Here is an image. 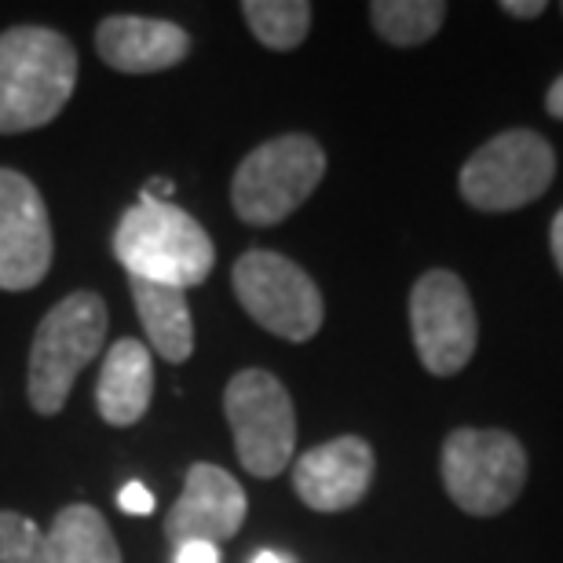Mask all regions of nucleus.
<instances>
[{
    "mask_svg": "<svg viewBox=\"0 0 563 563\" xmlns=\"http://www.w3.org/2000/svg\"><path fill=\"white\" fill-rule=\"evenodd\" d=\"M77 85V48L48 26L0 33V136L44 129Z\"/></svg>",
    "mask_w": 563,
    "mask_h": 563,
    "instance_id": "nucleus-1",
    "label": "nucleus"
},
{
    "mask_svg": "<svg viewBox=\"0 0 563 563\" xmlns=\"http://www.w3.org/2000/svg\"><path fill=\"white\" fill-rule=\"evenodd\" d=\"M114 256L129 272V278L173 286L184 292L190 286H201L217 267V250H212L209 231L176 201H157L143 190L136 206L118 220Z\"/></svg>",
    "mask_w": 563,
    "mask_h": 563,
    "instance_id": "nucleus-2",
    "label": "nucleus"
},
{
    "mask_svg": "<svg viewBox=\"0 0 563 563\" xmlns=\"http://www.w3.org/2000/svg\"><path fill=\"white\" fill-rule=\"evenodd\" d=\"M107 300L92 289H77L44 314L30 347L26 396L37 413H59L81 369L103 352Z\"/></svg>",
    "mask_w": 563,
    "mask_h": 563,
    "instance_id": "nucleus-3",
    "label": "nucleus"
},
{
    "mask_svg": "<svg viewBox=\"0 0 563 563\" xmlns=\"http://www.w3.org/2000/svg\"><path fill=\"white\" fill-rule=\"evenodd\" d=\"M325 176V151L303 132H286L242 157L231 179V206L253 228L289 220Z\"/></svg>",
    "mask_w": 563,
    "mask_h": 563,
    "instance_id": "nucleus-4",
    "label": "nucleus"
},
{
    "mask_svg": "<svg viewBox=\"0 0 563 563\" xmlns=\"http://www.w3.org/2000/svg\"><path fill=\"white\" fill-rule=\"evenodd\" d=\"M450 501L468 516H501L523 494L527 450L505 428H454L439 454Z\"/></svg>",
    "mask_w": 563,
    "mask_h": 563,
    "instance_id": "nucleus-5",
    "label": "nucleus"
},
{
    "mask_svg": "<svg viewBox=\"0 0 563 563\" xmlns=\"http://www.w3.org/2000/svg\"><path fill=\"white\" fill-rule=\"evenodd\" d=\"M556 151L534 129H509L490 136L461 165L457 190L479 212H512L531 206L553 187Z\"/></svg>",
    "mask_w": 563,
    "mask_h": 563,
    "instance_id": "nucleus-6",
    "label": "nucleus"
},
{
    "mask_svg": "<svg viewBox=\"0 0 563 563\" xmlns=\"http://www.w3.org/2000/svg\"><path fill=\"white\" fill-rule=\"evenodd\" d=\"M223 418L231 424L242 468L256 479L286 472L297 450V410L286 385L267 369H242L223 388Z\"/></svg>",
    "mask_w": 563,
    "mask_h": 563,
    "instance_id": "nucleus-7",
    "label": "nucleus"
},
{
    "mask_svg": "<svg viewBox=\"0 0 563 563\" xmlns=\"http://www.w3.org/2000/svg\"><path fill=\"white\" fill-rule=\"evenodd\" d=\"M231 286L245 314L282 341L303 344L322 330V292L314 278L289 256L272 250L242 253L231 272Z\"/></svg>",
    "mask_w": 563,
    "mask_h": 563,
    "instance_id": "nucleus-8",
    "label": "nucleus"
},
{
    "mask_svg": "<svg viewBox=\"0 0 563 563\" xmlns=\"http://www.w3.org/2000/svg\"><path fill=\"white\" fill-rule=\"evenodd\" d=\"M410 333L421 366L432 377L461 374L479 347V314L454 272L432 267L410 289Z\"/></svg>",
    "mask_w": 563,
    "mask_h": 563,
    "instance_id": "nucleus-9",
    "label": "nucleus"
},
{
    "mask_svg": "<svg viewBox=\"0 0 563 563\" xmlns=\"http://www.w3.org/2000/svg\"><path fill=\"white\" fill-rule=\"evenodd\" d=\"M52 253V223L41 190L15 168H0V289L41 286Z\"/></svg>",
    "mask_w": 563,
    "mask_h": 563,
    "instance_id": "nucleus-10",
    "label": "nucleus"
},
{
    "mask_svg": "<svg viewBox=\"0 0 563 563\" xmlns=\"http://www.w3.org/2000/svg\"><path fill=\"white\" fill-rule=\"evenodd\" d=\"M250 501L242 483L209 461H195L187 468L184 494L165 516V538L176 545L184 542H228L242 531Z\"/></svg>",
    "mask_w": 563,
    "mask_h": 563,
    "instance_id": "nucleus-11",
    "label": "nucleus"
},
{
    "mask_svg": "<svg viewBox=\"0 0 563 563\" xmlns=\"http://www.w3.org/2000/svg\"><path fill=\"white\" fill-rule=\"evenodd\" d=\"M374 465V446L363 435H336L297 457L292 490L314 512H347L366 498Z\"/></svg>",
    "mask_w": 563,
    "mask_h": 563,
    "instance_id": "nucleus-12",
    "label": "nucleus"
},
{
    "mask_svg": "<svg viewBox=\"0 0 563 563\" xmlns=\"http://www.w3.org/2000/svg\"><path fill=\"white\" fill-rule=\"evenodd\" d=\"M96 52L118 74H157L187 59L190 33L168 19L110 15L96 30Z\"/></svg>",
    "mask_w": 563,
    "mask_h": 563,
    "instance_id": "nucleus-13",
    "label": "nucleus"
},
{
    "mask_svg": "<svg viewBox=\"0 0 563 563\" xmlns=\"http://www.w3.org/2000/svg\"><path fill=\"white\" fill-rule=\"evenodd\" d=\"M154 399V358L151 347H143V341H118L103 358L99 369V385H96V407L99 418L114 428H129L143 421V413L151 410Z\"/></svg>",
    "mask_w": 563,
    "mask_h": 563,
    "instance_id": "nucleus-14",
    "label": "nucleus"
},
{
    "mask_svg": "<svg viewBox=\"0 0 563 563\" xmlns=\"http://www.w3.org/2000/svg\"><path fill=\"white\" fill-rule=\"evenodd\" d=\"M129 289L154 352L173 366L187 363L190 352H195V319H190L187 308V292L173 286H154V282L143 278H129Z\"/></svg>",
    "mask_w": 563,
    "mask_h": 563,
    "instance_id": "nucleus-15",
    "label": "nucleus"
},
{
    "mask_svg": "<svg viewBox=\"0 0 563 563\" xmlns=\"http://www.w3.org/2000/svg\"><path fill=\"white\" fill-rule=\"evenodd\" d=\"M48 563H121V549L103 512L92 505H66L44 534Z\"/></svg>",
    "mask_w": 563,
    "mask_h": 563,
    "instance_id": "nucleus-16",
    "label": "nucleus"
},
{
    "mask_svg": "<svg viewBox=\"0 0 563 563\" xmlns=\"http://www.w3.org/2000/svg\"><path fill=\"white\" fill-rule=\"evenodd\" d=\"M369 22L396 48H418L443 30L446 4H439V0H374Z\"/></svg>",
    "mask_w": 563,
    "mask_h": 563,
    "instance_id": "nucleus-17",
    "label": "nucleus"
},
{
    "mask_svg": "<svg viewBox=\"0 0 563 563\" xmlns=\"http://www.w3.org/2000/svg\"><path fill=\"white\" fill-rule=\"evenodd\" d=\"M242 15L250 22L253 37L272 52L300 48L311 30V4L308 0H245Z\"/></svg>",
    "mask_w": 563,
    "mask_h": 563,
    "instance_id": "nucleus-18",
    "label": "nucleus"
},
{
    "mask_svg": "<svg viewBox=\"0 0 563 563\" xmlns=\"http://www.w3.org/2000/svg\"><path fill=\"white\" fill-rule=\"evenodd\" d=\"M0 563H48L41 527L22 512L0 509Z\"/></svg>",
    "mask_w": 563,
    "mask_h": 563,
    "instance_id": "nucleus-19",
    "label": "nucleus"
},
{
    "mask_svg": "<svg viewBox=\"0 0 563 563\" xmlns=\"http://www.w3.org/2000/svg\"><path fill=\"white\" fill-rule=\"evenodd\" d=\"M118 505L125 516H151L154 512V494L146 490L140 479H132L118 490Z\"/></svg>",
    "mask_w": 563,
    "mask_h": 563,
    "instance_id": "nucleus-20",
    "label": "nucleus"
},
{
    "mask_svg": "<svg viewBox=\"0 0 563 563\" xmlns=\"http://www.w3.org/2000/svg\"><path fill=\"white\" fill-rule=\"evenodd\" d=\"M176 563H220V549L209 542H184L176 545Z\"/></svg>",
    "mask_w": 563,
    "mask_h": 563,
    "instance_id": "nucleus-21",
    "label": "nucleus"
},
{
    "mask_svg": "<svg viewBox=\"0 0 563 563\" xmlns=\"http://www.w3.org/2000/svg\"><path fill=\"white\" fill-rule=\"evenodd\" d=\"M545 0H501V11L512 19H538L545 15Z\"/></svg>",
    "mask_w": 563,
    "mask_h": 563,
    "instance_id": "nucleus-22",
    "label": "nucleus"
},
{
    "mask_svg": "<svg viewBox=\"0 0 563 563\" xmlns=\"http://www.w3.org/2000/svg\"><path fill=\"white\" fill-rule=\"evenodd\" d=\"M549 250H553V264L560 267V275H563V209L556 212L553 231H549Z\"/></svg>",
    "mask_w": 563,
    "mask_h": 563,
    "instance_id": "nucleus-23",
    "label": "nucleus"
},
{
    "mask_svg": "<svg viewBox=\"0 0 563 563\" xmlns=\"http://www.w3.org/2000/svg\"><path fill=\"white\" fill-rule=\"evenodd\" d=\"M545 110H549V118L563 121V74L556 77L553 85H549V92H545Z\"/></svg>",
    "mask_w": 563,
    "mask_h": 563,
    "instance_id": "nucleus-24",
    "label": "nucleus"
},
{
    "mask_svg": "<svg viewBox=\"0 0 563 563\" xmlns=\"http://www.w3.org/2000/svg\"><path fill=\"white\" fill-rule=\"evenodd\" d=\"M173 190H176L173 179H162V176H154V179H146V184H143V195H151L157 201H173Z\"/></svg>",
    "mask_w": 563,
    "mask_h": 563,
    "instance_id": "nucleus-25",
    "label": "nucleus"
},
{
    "mask_svg": "<svg viewBox=\"0 0 563 563\" xmlns=\"http://www.w3.org/2000/svg\"><path fill=\"white\" fill-rule=\"evenodd\" d=\"M250 563H297L289 553H278V549H261V553H253Z\"/></svg>",
    "mask_w": 563,
    "mask_h": 563,
    "instance_id": "nucleus-26",
    "label": "nucleus"
}]
</instances>
